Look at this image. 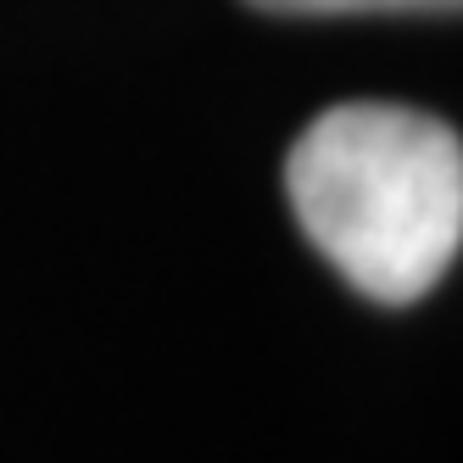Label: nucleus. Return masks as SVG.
Masks as SVG:
<instances>
[{
    "mask_svg": "<svg viewBox=\"0 0 463 463\" xmlns=\"http://www.w3.org/2000/svg\"><path fill=\"white\" fill-rule=\"evenodd\" d=\"M302 235L369 302L408 307L463 251V140L396 101L318 112L285 156Z\"/></svg>",
    "mask_w": 463,
    "mask_h": 463,
    "instance_id": "1",
    "label": "nucleus"
},
{
    "mask_svg": "<svg viewBox=\"0 0 463 463\" xmlns=\"http://www.w3.org/2000/svg\"><path fill=\"white\" fill-rule=\"evenodd\" d=\"M290 17H369V12H463V0H251Z\"/></svg>",
    "mask_w": 463,
    "mask_h": 463,
    "instance_id": "2",
    "label": "nucleus"
}]
</instances>
